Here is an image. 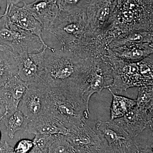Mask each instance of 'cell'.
Instances as JSON below:
<instances>
[{
	"label": "cell",
	"instance_id": "cell-35",
	"mask_svg": "<svg viewBox=\"0 0 153 153\" xmlns=\"http://www.w3.org/2000/svg\"><path fill=\"white\" fill-rule=\"evenodd\" d=\"M0 10H1V7H0ZM3 14H1V13H0V19H1V18L3 16Z\"/></svg>",
	"mask_w": 153,
	"mask_h": 153
},
{
	"label": "cell",
	"instance_id": "cell-29",
	"mask_svg": "<svg viewBox=\"0 0 153 153\" xmlns=\"http://www.w3.org/2000/svg\"><path fill=\"white\" fill-rule=\"evenodd\" d=\"M139 153H153L152 139L143 144H137Z\"/></svg>",
	"mask_w": 153,
	"mask_h": 153
},
{
	"label": "cell",
	"instance_id": "cell-28",
	"mask_svg": "<svg viewBox=\"0 0 153 153\" xmlns=\"http://www.w3.org/2000/svg\"><path fill=\"white\" fill-rule=\"evenodd\" d=\"M76 153H108L104 145L102 143L89 145L75 151Z\"/></svg>",
	"mask_w": 153,
	"mask_h": 153
},
{
	"label": "cell",
	"instance_id": "cell-9",
	"mask_svg": "<svg viewBox=\"0 0 153 153\" xmlns=\"http://www.w3.org/2000/svg\"><path fill=\"white\" fill-rule=\"evenodd\" d=\"M116 1L91 0L86 10V21L94 36L102 38L112 26Z\"/></svg>",
	"mask_w": 153,
	"mask_h": 153
},
{
	"label": "cell",
	"instance_id": "cell-10",
	"mask_svg": "<svg viewBox=\"0 0 153 153\" xmlns=\"http://www.w3.org/2000/svg\"><path fill=\"white\" fill-rule=\"evenodd\" d=\"M47 49L44 47L42 51L37 53L25 52L15 56L17 75L28 84L42 82L44 57Z\"/></svg>",
	"mask_w": 153,
	"mask_h": 153
},
{
	"label": "cell",
	"instance_id": "cell-27",
	"mask_svg": "<svg viewBox=\"0 0 153 153\" xmlns=\"http://www.w3.org/2000/svg\"><path fill=\"white\" fill-rule=\"evenodd\" d=\"M33 140L23 139L19 140L13 148L14 153H29L33 149Z\"/></svg>",
	"mask_w": 153,
	"mask_h": 153
},
{
	"label": "cell",
	"instance_id": "cell-11",
	"mask_svg": "<svg viewBox=\"0 0 153 153\" xmlns=\"http://www.w3.org/2000/svg\"><path fill=\"white\" fill-rule=\"evenodd\" d=\"M111 121L126 133L136 138L148 127L153 131V111L140 109L136 105L122 117Z\"/></svg>",
	"mask_w": 153,
	"mask_h": 153
},
{
	"label": "cell",
	"instance_id": "cell-1",
	"mask_svg": "<svg viewBox=\"0 0 153 153\" xmlns=\"http://www.w3.org/2000/svg\"><path fill=\"white\" fill-rule=\"evenodd\" d=\"M92 59L82 58L60 47L45 52L42 82L49 87L81 93Z\"/></svg>",
	"mask_w": 153,
	"mask_h": 153
},
{
	"label": "cell",
	"instance_id": "cell-13",
	"mask_svg": "<svg viewBox=\"0 0 153 153\" xmlns=\"http://www.w3.org/2000/svg\"><path fill=\"white\" fill-rule=\"evenodd\" d=\"M6 10L8 16L12 23L23 30L30 32L40 38L45 47L52 51L55 48L49 47L45 43L43 37V26L38 20L23 7L16 5H7Z\"/></svg>",
	"mask_w": 153,
	"mask_h": 153
},
{
	"label": "cell",
	"instance_id": "cell-33",
	"mask_svg": "<svg viewBox=\"0 0 153 153\" xmlns=\"http://www.w3.org/2000/svg\"><path fill=\"white\" fill-rule=\"evenodd\" d=\"M5 50H10V51H11L10 49L8 48V47H6L5 46H3V45H0V51H5Z\"/></svg>",
	"mask_w": 153,
	"mask_h": 153
},
{
	"label": "cell",
	"instance_id": "cell-24",
	"mask_svg": "<svg viewBox=\"0 0 153 153\" xmlns=\"http://www.w3.org/2000/svg\"><path fill=\"white\" fill-rule=\"evenodd\" d=\"M136 105L141 109H153V86L152 85L139 87Z\"/></svg>",
	"mask_w": 153,
	"mask_h": 153
},
{
	"label": "cell",
	"instance_id": "cell-4",
	"mask_svg": "<svg viewBox=\"0 0 153 153\" xmlns=\"http://www.w3.org/2000/svg\"><path fill=\"white\" fill-rule=\"evenodd\" d=\"M153 0H117L113 25L123 34L153 31Z\"/></svg>",
	"mask_w": 153,
	"mask_h": 153
},
{
	"label": "cell",
	"instance_id": "cell-34",
	"mask_svg": "<svg viewBox=\"0 0 153 153\" xmlns=\"http://www.w3.org/2000/svg\"><path fill=\"white\" fill-rule=\"evenodd\" d=\"M1 130H0V143H1Z\"/></svg>",
	"mask_w": 153,
	"mask_h": 153
},
{
	"label": "cell",
	"instance_id": "cell-26",
	"mask_svg": "<svg viewBox=\"0 0 153 153\" xmlns=\"http://www.w3.org/2000/svg\"><path fill=\"white\" fill-rule=\"evenodd\" d=\"M57 135L36 134L33 140L34 150L43 153H48L49 148Z\"/></svg>",
	"mask_w": 153,
	"mask_h": 153
},
{
	"label": "cell",
	"instance_id": "cell-32",
	"mask_svg": "<svg viewBox=\"0 0 153 153\" xmlns=\"http://www.w3.org/2000/svg\"><path fill=\"white\" fill-rule=\"evenodd\" d=\"M7 1V4L10 5L14 4L16 5L20 2L25 3L26 0H6Z\"/></svg>",
	"mask_w": 153,
	"mask_h": 153
},
{
	"label": "cell",
	"instance_id": "cell-19",
	"mask_svg": "<svg viewBox=\"0 0 153 153\" xmlns=\"http://www.w3.org/2000/svg\"><path fill=\"white\" fill-rule=\"evenodd\" d=\"M144 43H153V31H134L122 34L110 44L108 49Z\"/></svg>",
	"mask_w": 153,
	"mask_h": 153
},
{
	"label": "cell",
	"instance_id": "cell-14",
	"mask_svg": "<svg viewBox=\"0 0 153 153\" xmlns=\"http://www.w3.org/2000/svg\"><path fill=\"white\" fill-rule=\"evenodd\" d=\"M28 86L29 84L16 74L0 88V100L5 106L6 112L11 113L18 109Z\"/></svg>",
	"mask_w": 153,
	"mask_h": 153
},
{
	"label": "cell",
	"instance_id": "cell-31",
	"mask_svg": "<svg viewBox=\"0 0 153 153\" xmlns=\"http://www.w3.org/2000/svg\"><path fill=\"white\" fill-rule=\"evenodd\" d=\"M6 111V108L2 102L0 100V122L2 120Z\"/></svg>",
	"mask_w": 153,
	"mask_h": 153
},
{
	"label": "cell",
	"instance_id": "cell-30",
	"mask_svg": "<svg viewBox=\"0 0 153 153\" xmlns=\"http://www.w3.org/2000/svg\"><path fill=\"white\" fill-rule=\"evenodd\" d=\"M0 153H14L13 148L10 146L7 142L1 143Z\"/></svg>",
	"mask_w": 153,
	"mask_h": 153
},
{
	"label": "cell",
	"instance_id": "cell-15",
	"mask_svg": "<svg viewBox=\"0 0 153 153\" xmlns=\"http://www.w3.org/2000/svg\"><path fill=\"white\" fill-rule=\"evenodd\" d=\"M24 4L23 7L41 23L46 31L60 13L56 0H36L30 4Z\"/></svg>",
	"mask_w": 153,
	"mask_h": 153
},
{
	"label": "cell",
	"instance_id": "cell-23",
	"mask_svg": "<svg viewBox=\"0 0 153 153\" xmlns=\"http://www.w3.org/2000/svg\"><path fill=\"white\" fill-rule=\"evenodd\" d=\"M60 11L69 13H86L91 0H56Z\"/></svg>",
	"mask_w": 153,
	"mask_h": 153
},
{
	"label": "cell",
	"instance_id": "cell-16",
	"mask_svg": "<svg viewBox=\"0 0 153 153\" xmlns=\"http://www.w3.org/2000/svg\"><path fill=\"white\" fill-rule=\"evenodd\" d=\"M25 131L34 134L67 136L69 130L51 115L45 113L28 124Z\"/></svg>",
	"mask_w": 153,
	"mask_h": 153
},
{
	"label": "cell",
	"instance_id": "cell-8",
	"mask_svg": "<svg viewBox=\"0 0 153 153\" xmlns=\"http://www.w3.org/2000/svg\"><path fill=\"white\" fill-rule=\"evenodd\" d=\"M105 55L109 59L113 70V82L108 89L113 92H122L131 88L148 86L141 73L138 62H125L107 52Z\"/></svg>",
	"mask_w": 153,
	"mask_h": 153
},
{
	"label": "cell",
	"instance_id": "cell-25",
	"mask_svg": "<svg viewBox=\"0 0 153 153\" xmlns=\"http://www.w3.org/2000/svg\"><path fill=\"white\" fill-rule=\"evenodd\" d=\"M48 153H76L68 142L66 136L58 135L49 147Z\"/></svg>",
	"mask_w": 153,
	"mask_h": 153
},
{
	"label": "cell",
	"instance_id": "cell-18",
	"mask_svg": "<svg viewBox=\"0 0 153 153\" xmlns=\"http://www.w3.org/2000/svg\"><path fill=\"white\" fill-rule=\"evenodd\" d=\"M66 139L74 150L89 146L101 144L102 142L95 130L85 125L69 130Z\"/></svg>",
	"mask_w": 153,
	"mask_h": 153
},
{
	"label": "cell",
	"instance_id": "cell-3",
	"mask_svg": "<svg viewBox=\"0 0 153 153\" xmlns=\"http://www.w3.org/2000/svg\"><path fill=\"white\" fill-rule=\"evenodd\" d=\"M45 85L46 113L60 121L69 130L86 123L89 107L83 101L81 93Z\"/></svg>",
	"mask_w": 153,
	"mask_h": 153
},
{
	"label": "cell",
	"instance_id": "cell-21",
	"mask_svg": "<svg viewBox=\"0 0 153 153\" xmlns=\"http://www.w3.org/2000/svg\"><path fill=\"white\" fill-rule=\"evenodd\" d=\"M16 57L10 50L0 51V88L11 77L17 74Z\"/></svg>",
	"mask_w": 153,
	"mask_h": 153
},
{
	"label": "cell",
	"instance_id": "cell-6",
	"mask_svg": "<svg viewBox=\"0 0 153 153\" xmlns=\"http://www.w3.org/2000/svg\"><path fill=\"white\" fill-rule=\"evenodd\" d=\"M113 82V70L109 59L105 55L92 58L90 70L81 90L83 101L89 107L91 97L109 88Z\"/></svg>",
	"mask_w": 153,
	"mask_h": 153
},
{
	"label": "cell",
	"instance_id": "cell-22",
	"mask_svg": "<svg viewBox=\"0 0 153 153\" xmlns=\"http://www.w3.org/2000/svg\"><path fill=\"white\" fill-rule=\"evenodd\" d=\"M108 90L113 96L110 107V120L122 117L129 110L136 105V100L117 95L109 89Z\"/></svg>",
	"mask_w": 153,
	"mask_h": 153
},
{
	"label": "cell",
	"instance_id": "cell-12",
	"mask_svg": "<svg viewBox=\"0 0 153 153\" xmlns=\"http://www.w3.org/2000/svg\"><path fill=\"white\" fill-rule=\"evenodd\" d=\"M18 109L31 121L46 113V85L42 82L29 84Z\"/></svg>",
	"mask_w": 153,
	"mask_h": 153
},
{
	"label": "cell",
	"instance_id": "cell-7",
	"mask_svg": "<svg viewBox=\"0 0 153 153\" xmlns=\"http://www.w3.org/2000/svg\"><path fill=\"white\" fill-rule=\"evenodd\" d=\"M95 128L108 153H139L136 138L126 133L112 121H97Z\"/></svg>",
	"mask_w": 153,
	"mask_h": 153
},
{
	"label": "cell",
	"instance_id": "cell-5",
	"mask_svg": "<svg viewBox=\"0 0 153 153\" xmlns=\"http://www.w3.org/2000/svg\"><path fill=\"white\" fill-rule=\"evenodd\" d=\"M0 45L9 48L15 56L37 53L45 47L37 36L12 23L6 10L0 19Z\"/></svg>",
	"mask_w": 153,
	"mask_h": 153
},
{
	"label": "cell",
	"instance_id": "cell-17",
	"mask_svg": "<svg viewBox=\"0 0 153 153\" xmlns=\"http://www.w3.org/2000/svg\"><path fill=\"white\" fill-rule=\"evenodd\" d=\"M153 44L144 43L126 47H113L108 49L107 52L125 62L136 63L153 54Z\"/></svg>",
	"mask_w": 153,
	"mask_h": 153
},
{
	"label": "cell",
	"instance_id": "cell-20",
	"mask_svg": "<svg viewBox=\"0 0 153 153\" xmlns=\"http://www.w3.org/2000/svg\"><path fill=\"white\" fill-rule=\"evenodd\" d=\"M2 120L4 121L8 135L11 139L14 138L17 131H25L28 124L31 121L19 109L11 113L6 111Z\"/></svg>",
	"mask_w": 153,
	"mask_h": 153
},
{
	"label": "cell",
	"instance_id": "cell-2",
	"mask_svg": "<svg viewBox=\"0 0 153 153\" xmlns=\"http://www.w3.org/2000/svg\"><path fill=\"white\" fill-rule=\"evenodd\" d=\"M47 32L57 38L61 47L82 58H92L98 51V41L88 27L85 13L60 11Z\"/></svg>",
	"mask_w": 153,
	"mask_h": 153
}]
</instances>
